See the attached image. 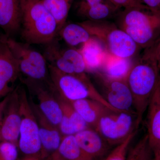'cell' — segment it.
<instances>
[{
    "label": "cell",
    "mask_w": 160,
    "mask_h": 160,
    "mask_svg": "<svg viewBox=\"0 0 160 160\" xmlns=\"http://www.w3.org/2000/svg\"><path fill=\"white\" fill-rule=\"evenodd\" d=\"M145 49L133 63L126 79L133 97L135 110L142 118L160 84V70L152 46Z\"/></svg>",
    "instance_id": "1"
},
{
    "label": "cell",
    "mask_w": 160,
    "mask_h": 160,
    "mask_svg": "<svg viewBox=\"0 0 160 160\" xmlns=\"http://www.w3.org/2000/svg\"><path fill=\"white\" fill-rule=\"evenodd\" d=\"M21 35L26 43L48 45L59 32L54 18L42 0H20Z\"/></svg>",
    "instance_id": "2"
},
{
    "label": "cell",
    "mask_w": 160,
    "mask_h": 160,
    "mask_svg": "<svg viewBox=\"0 0 160 160\" xmlns=\"http://www.w3.org/2000/svg\"><path fill=\"white\" fill-rule=\"evenodd\" d=\"M118 26L141 49H147L160 38V11L144 4L124 9L119 17Z\"/></svg>",
    "instance_id": "3"
},
{
    "label": "cell",
    "mask_w": 160,
    "mask_h": 160,
    "mask_svg": "<svg viewBox=\"0 0 160 160\" xmlns=\"http://www.w3.org/2000/svg\"><path fill=\"white\" fill-rule=\"evenodd\" d=\"M48 68L50 88L66 101L72 102L89 99L97 101L109 109L117 110L112 108L106 102L86 73L67 74L60 71L50 64L48 65Z\"/></svg>",
    "instance_id": "4"
},
{
    "label": "cell",
    "mask_w": 160,
    "mask_h": 160,
    "mask_svg": "<svg viewBox=\"0 0 160 160\" xmlns=\"http://www.w3.org/2000/svg\"><path fill=\"white\" fill-rule=\"evenodd\" d=\"M92 37L103 44L109 53L118 57L132 58L141 48L127 33L113 23L87 20L80 23Z\"/></svg>",
    "instance_id": "5"
},
{
    "label": "cell",
    "mask_w": 160,
    "mask_h": 160,
    "mask_svg": "<svg viewBox=\"0 0 160 160\" xmlns=\"http://www.w3.org/2000/svg\"><path fill=\"white\" fill-rule=\"evenodd\" d=\"M142 119L135 112L118 111L105 107L95 129L110 146L118 145L137 130Z\"/></svg>",
    "instance_id": "6"
},
{
    "label": "cell",
    "mask_w": 160,
    "mask_h": 160,
    "mask_svg": "<svg viewBox=\"0 0 160 160\" xmlns=\"http://www.w3.org/2000/svg\"><path fill=\"white\" fill-rule=\"evenodd\" d=\"M18 65L20 73L26 79L50 85L49 68L44 56L32 48L28 43L18 42L7 36H2Z\"/></svg>",
    "instance_id": "7"
},
{
    "label": "cell",
    "mask_w": 160,
    "mask_h": 160,
    "mask_svg": "<svg viewBox=\"0 0 160 160\" xmlns=\"http://www.w3.org/2000/svg\"><path fill=\"white\" fill-rule=\"evenodd\" d=\"M21 123L18 147L28 157L40 158L41 144L38 125L25 89L19 87Z\"/></svg>",
    "instance_id": "8"
},
{
    "label": "cell",
    "mask_w": 160,
    "mask_h": 160,
    "mask_svg": "<svg viewBox=\"0 0 160 160\" xmlns=\"http://www.w3.org/2000/svg\"><path fill=\"white\" fill-rule=\"evenodd\" d=\"M95 74L102 86L101 95L112 108L118 111L136 112L126 80L109 78L99 72Z\"/></svg>",
    "instance_id": "9"
},
{
    "label": "cell",
    "mask_w": 160,
    "mask_h": 160,
    "mask_svg": "<svg viewBox=\"0 0 160 160\" xmlns=\"http://www.w3.org/2000/svg\"><path fill=\"white\" fill-rule=\"evenodd\" d=\"M21 123L19 87H17L9 94L3 111L0 131L1 141H9L18 146Z\"/></svg>",
    "instance_id": "10"
},
{
    "label": "cell",
    "mask_w": 160,
    "mask_h": 160,
    "mask_svg": "<svg viewBox=\"0 0 160 160\" xmlns=\"http://www.w3.org/2000/svg\"><path fill=\"white\" fill-rule=\"evenodd\" d=\"M38 125L39 132L41 144V159L50 160L56 152L62 139L58 128L52 124L40 111L37 105L29 99Z\"/></svg>",
    "instance_id": "11"
},
{
    "label": "cell",
    "mask_w": 160,
    "mask_h": 160,
    "mask_svg": "<svg viewBox=\"0 0 160 160\" xmlns=\"http://www.w3.org/2000/svg\"><path fill=\"white\" fill-rule=\"evenodd\" d=\"M24 83L36 97L38 103L37 105L40 111L52 124L58 127L62 111L53 90L50 88L46 89L39 82L26 79Z\"/></svg>",
    "instance_id": "12"
},
{
    "label": "cell",
    "mask_w": 160,
    "mask_h": 160,
    "mask_svg": "<svg viewBox=\"0 0 160 160\" xmlns=\"http://www.w3.org/2000/svg\"><path fill=\"white\" fill-rule=\"evenodd\" d=\"M20 74L16 60L6 42L0 38V101L15 89Z\"/></svg>",
    "instance_id": "13"
},
{
    "label": "cell",
    "mask_w": 160,
    "mask_h": 160,
    "mask_svg": "<svg viewBox=\"0 0 160 160\" xmlns=\"http://www.w3.org/2000/svg\"><path fill=\"white\" fill-rule=\"evenodd\" d=\"M147 110L146 135L155 160H157L160 153V84L152 98Z\"/></svg>",
    "instance_id": "14"
},
{
    "label": "cell",
    "mask_w": 160,
    "mask_h": 160,
    "mask_svg": "<svg viewBox=\"0 0 160 160\" xmlns=\"http://www.w3.org/2000/svg\"><path fill=\"white\" fill-rule=\"evenodd\" d=\"M82 151L92 160H98L108 153L110 145L96 129L89 128L74 135Z\"/></svg>",
    "instance_id": "15"
},
{
    "label": "cell",
    "mask_w": 160,
    "mask_h": 160,
    "mask_svg": "<svg viewBox=\"0 0 160 160\" xmlns=\"http://www.w3.org/2000/svg\"><path fill=\"white\" fill-rule=\"evenodd\" d=\"M86 64L87 72H99L103 67L109 52L99 40L92 37L79 49Z\"/></svg>",
    "instance_id": "16"
},
{
    "label": "cell",
    "mask_w": 160,
    "mask_h": 160,
    "mask_svg": "<svg viewBox=\"0 0 160 160\" xmlns=\"http://www.w3.org/2000/svg\"><path fill=\"white\" fill-rule=\"evenodd\" d=\"M20 0H0V28L12 37L21 29Z\"/></svg>",
    "instance_id": "17"
},
{
    "label": "cell",
    "mask_w": 160,
    "mask_h": 160,
    "mask_svg": "<svg viewBox=\"0 0 160 160\" xmlns=\"http://www.w3.org/2000/svg\"><path fill=\"white\" fill-rule=\"evenodd\" d=\"M54 92L62 111V117L58 127L62 136L75 135L90 128L69 102Z\"/></svg>",
    "instance_id": "18"
},
{
    "label": "cell",
    "mask_w": 160,
    "mask_h": 160,
    "mask_svg": "<svg viewBox=\"0 0 160 160\" xmlns=\"http://www.w3.org/2000/svg\"><path fill=\"white\" fill-rule=\"evenodd\" d=\"M133 63V59L118 57L109 53L99 72L112 79L126 80Z\"/></svg>",
    "instance_id": "19"
},
{
    "label": "cell",
    "mask_w": 160,
    "mask_h": 160,
    "mask_svg": "<svg viewBox=\"0 0 160 160\" xmlns=\"http://www.w3.org/2000/svg\"><path fill=\"white\" fill-rule=\"evenodd\" d=\"M69 102L88 126L94 129L103 109L106 107L97 101L89 99L79 100Z\"/></svg>",
    "instance_id": "20"
},
{
    "label": "cell",
    "mask_w": 160,
    "mask_h": 160,
    "mask_svg": "<svg viewBox=\"0 0 160 160\" xmlns=\"http://www.w3.org/2000/svg\"><path fill=\"white\" fill-rule=\"evenodd\" d=\"M66 160H92L79 146L74 135L63 136L57 151L51 157Z\"/></svg>",
    "instance_id": "21"
},
{
    "label": "cell",
    "mask_w": 160,
    "mask_h": 160,
    "mask_svg": "<svg viewBox=\"0 0 160 160\" xmlns=\"http://www.w3.org/2000/svg\"><path fill=\"white\" fill-rule=\"evenodd\" d=\"M66 44L72 47L82 46L92 37L80 23L65 24L59 31Z\"/></svg>",
    "instance_id": "22"
},
{
    "label": "cell",
    "mask_w": 160,
    "mask_h": 160,
    "mask_svg": "<svg viewBox=\"0 0 160 160\" xmlns=\"http://www.w3.org/2000/svg\"><path fill=\"white\" fill-rule=\"evenodd\" d=\"M112 3L106 1L93 6L78 10L79 14L91 21H104L118 10Z\"/></svg>",
    "instance_id": "23"
},
{
    "label": "cell",
    "mask_w": 160,
    "mask_h": 160,
    "mask_svg": "<svg viewBox=\"0 0 160 160\" xmlns=\"http://www.w3.org/2000/svg\"><path fill=\"white\" fill-rule=\"evenodd\" d=\"M54 42V41H53ZM53 42L47 45L44 57L50 65L60 71L69 74H75L73 67L61 53V49Z\"/></svg>",
    "instance_id": "24"
},
{
    "label": "cell",
    "mask_w": 160,
    "mask_h": 160,
    "mask_svg": "<svg viewBox=\"0 0 160 160\" xmlns=\"http://www.w3.org/2000/svg\"><path fill=\"white\" fill-rule=\"evenodd\" d=\"M61 50L64 58L73 67L75 74L81 75L87 73L86 64L79 49L71 48L61 49Z\"/></svg>",
    "instance_id": "25"
},
{
    "label": "cell",
    "mask_w": 160,
    "mask_h": 160,
    "mask_svg": "<svg viewBox=\"0 0 160 160\" xmlns=\"http://www.w3.org/2000/svg\"><path fill=\"white\" fill-rule=\"evenodd\" d=\"M137 132V130L132 132L122 142L117 145L113 150L106 155L103 160H126L129 146Z\"/></svg>",
    "instance_id": "26"
},
{
    "label": "cell",
    "mask_w": 160,
    "mask_h": 160,
    "mask_svg": "<svg viewBox=\"0 0 160 160\" xmlns=\"http://www.w3.org/2000/svg\"><path fill=\"white\" fill-rule=\"evenodd\" d=\"M133 160H155L154 155L149 144L147 135H145L131 149Z\"/></svg>",
    "instance_id": "27"
},
{
    "label": "cell",
    "mask_w": 160,
    "mask_h": 160,
    "mask_svg": "<svg viewBox=\"0 0 160 160\" xmlns=\"http://www.w3.org/2000/svg\"><path fill=\"white\" fill-rule=\"evenodd\" d=\"M18 145L9 141L0 142V160H17L18 156Z\"/></svg>",
    "instance_id": "28"
},
{
    "label": "cell",
    "mask_w": 160,
    "mask_h": 160,
    "mask_svg": "<svg viewBox=\"0 0 160 160\" xmlns=\"http://www.w3.org/2000/svg\"><path fill=\"white\" fill-rule=\"evenodd\" d=\"M118 9H124L140 6L143 4L142 0H106Z\"/></svg>",
    "instance_id": "29"
},
{
    "label": "cell",
    "mask_w": 160,
    "mask_h": 160,
    "mask_svg": "<svg viewBox=\"0 0 160 160\" xmlns=\"http://www.w3.org/2000/svg\"><path fill=\"white\" fill-rule=\"evenodd\" d=\"M106 0H81L78 5V10L84 9L102 2Z\"/></svg>",
    "instance_id": "30"
},
{
    "label": "cell",
    "mask_w": 160,
    "mask_h": 160,
    "mask_svg": "<svg viewBox=\"0 0 160 160\" xmlns=\"http://www.w3.org/2000/svg\"><path fill=\"white\" fill-rule=\"evenodd\" d=\"M144 5L154 10L160 11V0H142Z\"/></svg>",
    "instance_id": "31"
},
{
    "label": "cell",
    "mask_w": 160,
    "mask_h": 160,
    "mask_svg": "<svg viewBox=\"0 0 160 160\" xmlns=\"http://www.w3.org/2000/svg\"><path fill=\"white\" fill-rule=\"evenodd\" d=\"M152 47L160 70V38L155 43Z\"/></svg>",
    "instance_id": "32"
},
{
    "label": "cell",
    "mask_w": 160,
    "mask_h": 160,
    "mask_svg": "<svg viewBox=\"0 0 160 160\" xmlns=\"http://www.w3.org/2000/svg\"><path fill=\"white\" fill-rule=\"evenodd\" d=\"M9 94L0 101V131H1V125L3 111H4V108H5V106H6L7 101H8V98H9ZM0 142H1V137H0Z\"/></svg>",
    "instance_id": "33"
},
{
    "label": "cell",
    "mask_w": 160,
    "mask_h": 160,
    "mask_svg": "<svg viewBox=\"0 0 160 160\" xmlns=\"http://www.w3.org/2000/svg\"><path fill=\"white\" fill-rule=\"evenodd\" d=\"M126 160H133V153H132V151L131 150L128 152Z\"/></svg>",
    "instance_id": "34"
},
{
    "label": "cell",
    "mask_w": 160,
    "mask_h": 160,
    "mask_svg": "<svg viewBox=\"0 0 160 160\" xmlns=\"http://www.w3.org/2000/svg\"><path fill=\"white\" fill-rule=\"evenodd\" d=\"M22 160H42L39 158L35 157H28Z\"/></svg>",
    "instance_id": "35"
},
{
    "label": "cell",
    "mask_w": 160,
    "mask_h": 160,
    "mask_svg": "<svg viewBox=\"0 0 160 160\" xmlns=\"http://www.w3.org/2000/svg\"><path fill=\"white\" fill-rule=\"evenodd\" d=\"M50 160H66L64 159H62L60 158H52Z\"/></svg>",
    "instance_id": "36"
},
{
    "label": "cell",
    "mask_w": 160,
    "mask_h": 160,
    "mask_svg": "<svg viewBox=\"0 0 160 160\" xmlns=\"http://www.w3.org/2000/svg\"><path fill=\"white\" fill-rule=\"evenodd\" d=\"M157 160H160V153L159 156L158 158V159Z\"/></svg>",
    "instance_id": "37"
},
{
    "label": "cell",
    "mask_w": 160,
    "mask_h": 160,
    "mask_svg": "<svg viewBox=\"0 0 160 160\" xmlns=\"http://www.w3.org/2000/svg\"></svg>",
    "instance_id": "38"
}]
</instances>
